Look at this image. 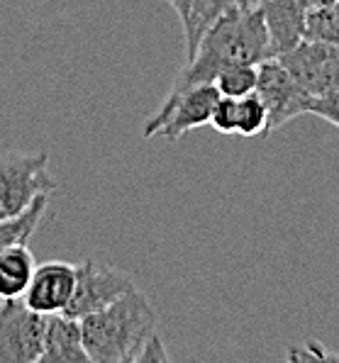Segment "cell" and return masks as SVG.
<instances>
[{"mask_svg":"<svg viewBox=\"0 0 339 363\" xmlns=\"http://www.w3.org/2000/svg\"><path fill=\"white\" fill-rule=\"evenodd\" d=\"M244 3H247V0H191L188 18L183 20V35H186L188 57H193V52H196L203 35L222 18V15L240 8Z\"/></svg>","mask_w":339,"mask_h":363,"instance_id":"obj_13","label":"cell"},{"mask_svg":"<svg viewBox=\"0 0 339 363\" xmlns=\"http://www.w3.org/2000/svg\"><path fill=\"white\" fill-rule=\"evenodd\" d=\"M257 93L266 103V108H269V130H266V137L271 132L281 130L286 122L310 113V100H313V96H308L293 81V76L288 74L286 66L276 57L259 64Z\"/></svg>","mask_w":339,"mask_h":363,"instance_id":"obj_7","label":"cell"},{"mask_svg":"<svg viewBox=\"0 0 339 363\" xmlns=\"http://www.w3.org/2000/svg\"><path fill=\"white\" fill-rule=\"evenodd\" d=\"M37 261L27 244L0 249V298H22L32 281Z\"/></svg>","mask_w":339,"mask_h":363,"instance_id":"obj_12","label":"cell"},{"mask_svg":"<svg viewBox=\"0 0 339 363\" xmlns=\"http://www.w3.org/2000/svg\"><path fill=\"white\" fill-rule=\"evenodd\" d=\"M132 288H135V283L125 273L108 266H100L96 261H83L79 271H76V288L64 315L83 320L86 315H93V312L115 303V300L122 298Z\"/></svg>","mask_w":339,"mask_h":363,"instance_id":"obj_8","label":"cell"},{"mask_svg":"<svg viewBox=\"0 0 339 363\" xmlns=\"http://www.w3.org/2000/svg\"><path fill=\"white\" fill-rule=\"evenodd\" d=\"M147 361H159V363L169 361V354H166L159 334H154V337L142 346V351L137 354V359H135V363H147Z\"/></svg>","mask_w":339,"mask_h":363,"instance_id":"obj_19","label":"cell"},{"mask_svg":"<svg viewBox=\"0 0 339 363\" xmlns=\"http://www.w3.org/2000/svg\"><path fill=\"white\" fill-rule=\"evenodd\" d=\"M332 3H339V0H310L313 8H325V5H332Z\"/></svg>","mask_w":339,"mask_h":363,"instance_id":"obj_21","label":"cell"},{"mask_svg":"<svg viewBox=\"0 0 339 363\" xmlns=\"http://www.w3.org/2000/svg\"><path fill=\"white\" fill-rule=\"evenodd\" d=\"M76 271H79V266L66 264V261L37 264L30 286L22 295L25 305L40 312V315L64 312L66 305L71 303V295H74L76 288Z\"/></svg>","mask_w":339,"mask_h":363,"instance_id":"obj_9","label":"cell"},{"mask_svg":"<svg viewBox=\"0 0 339 363\" xmlns=\"http://www.w3.org/2000/svg\"><path fill=\"white\" fill-rule=\"evenodd\" d=\"M57 186L44 152L0 159V220L25 212L37 198L57 191Z\"/></svg>","mask_w":339,"mask_h":363,"instance_id":"obj_3","label":"cell"},{"mask_svg":"<svg viewBox=\"0 0 339 363\" xmlns=\"http://www.w3.org/2000/svg\"><path fill=\"white\" fill-rule=\"evenodd\" d=\"M49 195H42L35 203L30 205L25 212L15 217H8V220H0V249L10 247V244H27L30 237L35 234V230L40 227L44 210H47Z\"/></svg>","mask_w":339,"mask_h":363,"instance_id":"obj_14","label":"cell"},{"mask_svg":"<svg viewBox=\"0 0 339 363\" xmlns=\"http://www.w3.org/2000/svg\"><path fill=\"white\" fill-rule=\"evenodd\" d=\"M88 351L83 346L81 320L64 312L47 315L44 329V349L40 363H88Z\"/></svg>","mask_w":339,"mask_h":363,"instance_id":"obj_11","label":"cell"},{"mask_svg":"<svg viewBox=\"0 0 339 363\" xmlns=\"http://www.w3.org/2000/svg\"><path fill=\"white\" fill-rule=\"evenodd\" d=\"M210 125H213L215 132H220V134H235V127H237V98L220 96L218 105H215V110H213V117H210Z\"/></svg>","mask_w":339,"mask_h":363,"instance_id":"obj_18","label":"cell"},{"mask_svg":"<svg viewBox=\"0 0 339 363\" xmlns=\"http://www.w3.org/2000/svg\"><path fill=\"white\" fill-rule=\"evenodd\" d=\"M83 346L93 363H135L157 334V312L137 288L81 320Z\"/></svg>","mask_w":339,"mask_h":363,"instance_id":"obj_2","label":"cell"},{"mask_svg":"<svg viewBox=\"0 0 339 363\" xmlns=\"http://www.w3.org/2000/svg\"><path fill=\"white\" fill-rule=\"evenodd\" d=\"M166 3L171 5V8L179 13V18H181V22L188 18V10H191V0H166Z\"/></svg>","mask_w":339,"mask_h":363,"instance_id":"obj_20","label":"cell"},{"mask_svg":"<svg viewBox=\"0 0 339 363\" xmlns=\"http://www.w3.org/2000/svg\"><path fill=\"white\" fill-rule=\"evenodd\" d=\"M303 39H318L339 47V3L325 5V8H310L305 18Z\"/></svg>","mask_w":339,"mask_h":363,"instance_id":"obj_17","label":"cell"},{"mask_svg":"<svg viewBox=\"0 0 339 363\" xmlns=\"http://www.w3.org/2000/svg\"><path fill=\"white\" fill-rule=\"evenodd\" d=\"M47 315L20 298H0V363H40Z\"/></svg>","mask_w":339,"mask_h":363,"instance_id":"obj_4","label":"cell"},{"mask_svg":"<svg viewBox=\"0 0 339 363\" xmlns=\"http://www.w3.org/2000/svg\"><path fill=\"white\" fill-rule=\"evenodd\" d=\"M269 130V108L259 98V93H249L244 98H237V127L235 134L240 137H259Z\"/></svg>","mask_w":339,"mask_h":363,"instance_id":"obj_16","label":"cell"},{"mask_svg":"<svg viewBox=\"0 0 339 363\" xmlns=\"http://www.w3.org/2000/svg\"><path fill=\"white\" fill-rule=\"evenodd\" d=\"M218 100L220 91L215 88V83H200L176 98L171 105H161L152 120L144 125V137H164L166 142H176L186 132L210 125Z\"/></svg>","mask_w":339,"mask_h":363,"instance_id":"obj_5","label":"cell"},{"mask_svg":"<svg viewBox=\"0 0 339 363\" xmlns=\"http://www.w3.org/2000/svg\"><path fill=\"white\" fill-rule=\"evenodd\" d=\"M308 96L318 98L339 86V47L318 39H300L276 57Z\"/></svg>","mask_w":339,"mask_h":363,"instance_id":"obj_6","label":"cell"},{"mask_svg":"<svg viewBox=\"0 0 339 363\" xmlns=\"http://www.w3.org/2000/svg\"><path fill=\"white\" fill-rule=\"evenodd\" d=\"M249 5H257L264 15V22L269 27L271 47L274 57L288 52L291 47L303 39L305 18L310 13V0H247Z\"/></svg>","mask_w":339,"mask_h":363,"instance_id":"obj_10","label":"cell"},{"mask_svg":"<svg viewBox=\"0 0 339 363\" xmlns=\"http://www.w3.org/2000/svg\"><path fill=\"white\" fill-rule=\"evenodd\" d=\"M271 57H274V47H271L264 15L257 5L244 3L240 8L225 13L205 32L193 57H188V64L179 71L169 96L161 105H171L176 98L200 86V83H213L215 76L227 66L261 64Z\"/></svg>","mask_w":339,"mask_h":363,"instance_id":"obj_1","label":"cell"},{"mask_svg":"<svg viewBox=\"0 0 339 363\" xmlns=\"http://www.w3.org/2000/svg\"><path fill=\"white\" fill-rule=\"evenodd\" d=\"M259 81V64H235L222 69L215 76V88L225 98H244L257 91Z\"/></svg>","mask_w":339,"mask_h":363,"instance_id":"obj_15","label":"cell"}]
</instances>
